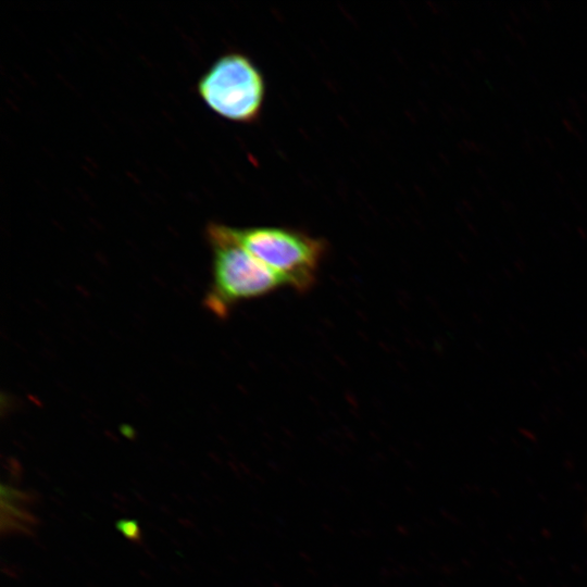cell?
Returning a JSON list of instances; mask_svg holds the SVG:
<instances>
[{
	"label": "cell",
	"mask_w": 587,
	"mask_h": 587,
	"mask_svg": "<svg viewBox=\"0 0 587 587\" xmlns=\"http://www.w3.org/2000/svg\"><path fill=\"white\" fill-rule=\"evenodd\" d=\"M117 529L132 541L138 542L141 538L140 528L136 521L133 520H120L116 523Z\"/></svg>",
	"instance_id": "cell-5"
},
{
	"label": "cell",
	"mask_w": 587,
	"mask_h": 587,
	"mask_svg": "<svg viewBox=\"0 0 587 587\" xmlns=\"http://www.w3.org/2000/svg\"><path fill=\"white\" fill-rule=\"evenodd\" d=\"M196 88L211 112L239 124L259 120L266 95L262 71L240 51L220 55L200 76Z\"/></svg>",
	"instance_id": "cell-3"
},
{
	"label": "cell",
	"mask_w": 587,
	"mask_h": 587,
	"mask_svg": "<svg viewBox=\"0 0 587 587\" xmlns=\"http://www.w3.org/2000/svg\"><path fill=\"white\" fill-rule=\"evenodd\" d=\"M236 241L299 294L315 285L327 242L283 226L232 227Z\"/></svg>",
	"instance_id": "cell-2"
},
{
	"label": "cell",
	"mask_w": 587,
	"mask_h": 587,
	"mask_svg": "<svg viewBox=\"0 0 587 587\" xmlns=\"http://www.w3.org/2000/svg\"><path fill=\"white\" fill-rule=\"evenodd\" d=\"M35 496L12 485L1 486V530L3 534L28 535L37 519L33 513Z\"/></svg>",
	"instance_id": "cell-4"
},
{
	"label": "cell",
	"mask_w": 587,
	"mask_h": 587,
	"mask_svg": "<svg viewBox=\"0 0 587 587\" xmlns=\"http://www.w3.org/2000/svg\"><path fill=\"white\" fill-rule=\"evenodd\" d=\"M205 237L212 249V282L203 305L226 319L239 302L258 299L286 287L284 280L257 260L233 236L232 226L210 222Z\"/></svg>",
	"instance_id": "cell-1"
}]
</instances>
